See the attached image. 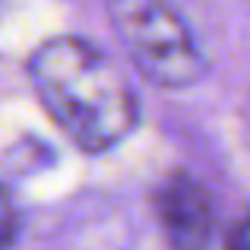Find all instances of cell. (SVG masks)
<instances>
[{
  "label": "cell",
  "instance_id": "obj_1",
  "mask_svg": "<svg viewBox=\"0 0 250 250\" xmlns=\"http://www.w3.org/2000/svg\"><path fill=\"white\" fill-rule=\"evenodd\" d=\"M42 108L85 155L121 146L140 121V98L117 61L83 35H54L29 57Z\"/></svg>",
  "mask_w": 250,
  "mask_h": 250
},
{
  "label": "cell",
  "instance_id": "obj_3",
  "mask_svg": "<svg viewBox=\"0 0 250 250\" xmlns=\"http://www.w3.org/2000/svg\"><path fill=\"white\" fill-rule=\"evenodd\" d=\"M152 212L168 250H209L215 238V206L190 171H168L152 193Z\"/></svg>",
  "mask_w": 250,
  "mask_h": 250
},
{
  "label": "cell",
  "instance_id": "obj_2",
  "mask_svg": "<svg viewBox=\"0 0 250 250\" xmlns=\"http://www.w3.org/2000/svg\"><path fill=\"white\" fill-rule=\"evenodd\" d=\"M111 29L127 57L159 89H187L206 73L187 22L168 0H104Z\"/></svg>",
  "mask_w": 250,
  "mask_h": 250
},
{
  "label": "cell",
  "instance_id": "obj_4",
  "mask_svg": "<svg viewBox=\"0 0 250 250\" xmlns=\"http://www.w3.org/2000/svg\"><path fill=\"white\" fill-rule=\"evenodd\" d=\"M19 238V209L13 193L0 184V250H10Z\"/></svg>",
  "mask_w": 250,
  "mask_h": 250
},
{
  "label": "cell",
  "instance_id": "obj_5",
  "mask_svg": "<svg viewBox=\"0 0 250 250\" xmlns=\"http://www.w3.org/2000/svg\"><path fill=\"white\" fill-rule=\"evenodd\" d=\"M228 250H247V231H244V225H238V231L231 234V247Z\"/></svg>",
  "mask_w": 250,
  "mask_h": 250
}]
</instances>
